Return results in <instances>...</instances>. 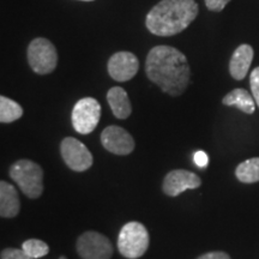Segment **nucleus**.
<instances>
[{"label":"nucleus","instance_id":"obj_1","mask_svg":"<svg viewBox=\"0 0 259 259\" xmlns=\"http://www.w3.org/2000/svg\"><path fill=\"white\" fill-rule=\"evenodd\" d=\"M145 72L151 82L170 96L181 95L190 82L187 58L170 46H156L149 52Z\"/></svg>","mask_w":259,"mask_h":259},{"label":"nucleus","instance_id":"obj_2","mask_svg":"<svg viewBox=\"0 0 259 259\" xmlns=\"http://www.w3.org/2000/svg\"><path fill=\"white\" fill-rule=\"evenodd\" d=\"M198 15L196 0H162L149 11L147 28L157 36H173L184 31Z\"/></svg>","mask_w":259,"mask_h":259},{"label":"nucleus","instance_id":"obj_3","mask_svg":"<svg viewBox=\"0 0 259 259\" xmlns=\"http://www.w3.org/2000/svg\"><path fill=\"white\" fill-rule=\"evenodd\" d=\"M10 177L28 198L36 199L44 192V170L36 162L18 160L10 168Z\"/></svg>","mask_w":259,"mask_h":259},{"label":"nucleus","instance_id":"obj_4","mask_svg":"<svg viewBox=\"0 0 259 259\" xmlns=\"http://www.w3.org/2000/svg\"><path fill=\"white\" fill-rule=\"evenodd\" d=\"M148 229L139 222H128L120 229L118 236V250L128 259L141 258L149 247Z\"/></svg>","mask_w":259,"mask_h":259},{"label":"nucleus","instance_id":"obj_5","mask_svg":"<svg viewBox=\"0 0 259 259\" xmlns=\"http://www.w3.org/2000/svg\"><path fill=\"white\" fill-rule=\"evenodd\" d=\"M27 57L28 63L34 72L48 74L56 70L58 53L54 45L47 38H34L28 47Z\"/></svg>","mask_w":259,"mask_h":259},{"label":"nucleus","instance_id":"obj_6","mask_svg":"<svg viewBox=\"0 0 259 259\" xmlns=\"http://www.w3.org/2000/svg\"><path fill=\"white\" fill-rule=\"evenodd\" d=\"M101 118V106L93 97H84L76 103L71 114L72 126L80 135H89L96 128Z\"/></svg>","mask_w":259,"mask_h":259},{"label":"nucleus","instance_id":"obj_7","mask_svg":"<svg viewBox=\"0 0 259 259\" xmlns=\"http://www.w3.org/2000/svg\"><path fill=\"white\" fill-rule=\"evenodd\" d=\"M77 252L82 259H111L113 246L107 236L89 231L77 240Z\"/></svg>","mask_w":259,"mask_h":259},{"label":"nucleus","instance_id":"obj_8","mask_svg":"<svg viewBox=\"0 0 259 259\" xmlns=\"http://www.w3.org/2000/svg\"><path fill=\"white\" fill-rule=\"evenodd\" d=\"M63 160L70 169L84 171L93 166V155L82 142L73 137H66L60 144Z\"/></svg>","mask_w":259,"mask_h":259},{"label":"nucleus","instance_id":"obj_9","mask_svg":"<svg viewBox=\"0 0 259 259\" xmlns=\"http://www.w3.org/2000/svg\"><path fill=\"white\" fill-rule=\"evenodd\" d=\"M101 143L109 153L120 156L131 154L135 149V141L132 136L125 128L116 125L108 126L103 130Z\"/></svg>","mask_w":259,"mask_h":259},{"label":"nucleus","instance_id":"obj_10","mask_svg":"<svg viewBox=\"0 0 259 259\" xmlns=\"http://www.w3.org/2000/svg\"><path fill=\"white\" fill-rule=\"evenodd\" d=\"M108 73L116 82H127L138 72L137 57L131 52H118L108 60Z\"/></svg>","mask_w":259,"mask_h":259},{"label":"nucleus","instance_id":"obj_11","mask_svg":"<svg viewBox=\"0 0 259 259\" xmlns=\"http://www.w3.org/2000/svg\"><path fill=\"white\" fill-rule=\"evenodd\" d=\"M202 180L193 171L186 169L171 170L164 177L162 190L169 197H177L186 190L198 189Z\"/></svg>","mask_w":259,"mask_h":259},{"label":"nucleus","instance_id":"obj_12","mask_svg":"<svg viewBox=\"0 0 259 259\" xmlns=\"http://www.w3.org/2000/svg\"><path fill=\"white\" fill-rule=\"evenodd\" d=\"M254 52L250 45H241L233 53L229 61V72L236 80L244 79L253 60Z\"/></svg>","mask_w":259,"mask_h":259},{"label":"nucleus","instance_id":"obj_13","mask_svg":"<svg viewBox=\"0 0 259 259\" xmlns=\"http://www.w3.org/2000/svg\"><path fill=\"white\" fill-rule=\"evenodd\" d=\"M21 210V202L17 190L14 185L3 180L0 183V215L2 218L12 219L18 215Z\"/></svg>","mask_w":259,"mask_h":259},{"label":"nucleus","instance_id":"obj_14","mask_svg":"<svg viewBox=\"0 0 259 259\" xmlns=\"http://www.w3.org/2000/svg\"><path fill=\"white\" fill-rule=\"evenodd\" d=\"M107 101L113 114L118 119H126L131 115L132 107L127 93L120 87H113L107 93Z\"/></svg>","mask_w":259,"mask_h":259},{"label":"nucleus","instance_id":"obj_15","mask_svg":"<svg viewBox=\"0 0 259 259\" xmlns=\"http://www.w3.org/2000/svg\"><path fill=\"white\" fill-rule=\"evenodd\" d=\"M222 102L225 106L236 107V108L240 109L241 112L246 113V114H252V113H254L255 109L253 97L251 96V94L247 90L241 88L234 89L229 94H227L223 97Z\"/></svg>","mask_w":259,"mask_h":259},{"label":"nucleus","instance_id":"obj_16","mask_svg":"<svg viewBox=\"0 0 259 259\" xmlns=\"http://www.w3.org/2000/svg\"><path fill=\"white\" fill-rule=\"evenodd\" d=\"M239 181L245 184H253L259 181V157L248 158L241 162L235 169Z\"/></svg>","mask_w":259,"mask_h":259},{"label":"nucleus","instance_id":"obj_17","mask_svg":"<svg viewBox=\"0 0 259 259\" xmlns=\"http://www.w3.org/2000/svg\"><path fill=\"white\" fill-rule=\"evenodd\" d=\"M22 115H23V108L17 102L6 96L0 97V121L3 124L18 120Z\"/></svg>","mask_w":259,"mask_h":259},{"label":"nucleus","instance_id":"obj_18","mask_svg":"<svg viewBox=\"0 0 259 259\" xmlns=\"http://www.w3.org/2000/svg\"><path fill=\"white\" fill-rule=\"evenodd\" d=\"M22 248L34 259L45 257L50 252V247L46 242L38 240V239H29V240L24 241Z\"/></svg>","mask_w":259,"mask_h":259},{"label":"nucleus","instance_id":"obj_19","mask_svg":"<svg viewBox=\"0 0 259 259\" xmlns=\"http://www.w3.org/2000/svg\"><path fill=\"white\" fill-rule=\"evenodd\" d=\"M0 259H34L25 252L23 248L18 250V248H5L2 251Z\"/></svg>","mask_w":259,"mask_h":259},{"label":"nucleus","instance_id":"obj_20","mask_svg":"<svg viewBox=\"0 0 259 259\" xmlns=\"http://www.w3.org/2000/svg\"><path fill=\"white\" fill-rule=\"evenodd\" d=\"M250 85L254 101L259 107V67H255V69L251 72Z\"/></svg>","mask_w":259,"mask_h":259},{"label":"nucleus","instance_id":"obj_21","mask_svg":"<svg viewBox=\"0 0 259 259\" xmlns=\"http://www.w3.org/2000/svg\"><path fill=\"white\" fill-rule=\"evenodd\" d=\"M229 2H231V0H205V5L206 8L211 10V11L220 12L226 8V5L228 4Z\"/></svg>","mask_w":259,"mask_h":259},{"label":"nucleus","instance_id":"obj_22","mask_svg":"<svg viewBox=\"0 0 259 259\" xmlns=\"http://www.w3.org/2000/svg\"><path fill=\"white\" fill-rule=\"evenodd\" d=\"M194 163L197 164L198 167H205L208 166L209 163V156L208 154L205 153V151H197L196 154H194Z\"/></svg>","mask_w":259,"mask_h":259},{"label":"nucleus","instance_id":"obj_23","mask_svg":"<svg viewBox=\"0 0 259 259\" xmlns=\"http://www.w3.org/2000/svg\"><path fill=\"white\" fill-rule=\"evenodd\" d=\"M197 259H231L228 254L225 253V252H209V253L202 254L200 257Z\"/></svg>","mask_w":259,"mask_h":259},{"label":"nucleus","instance_id":"obj_24","mask_svg":"<svg viewBox=\"0 0 259 259\" xmlns=\"http://www.w3.org/2000/svg\"><path fill=\"white\" fill-rule=\"evenodd\" d=\"M59 259H67V258H66V257H64V255H61V257H60Z\"/></svg>","mask_w":259,"mask_h":259},{"label":"nucleus","instance_id":"obj_25","mask_svg":"<svg viewBox=\"0 0 259 259\" xmlns=\"http://www.w3.org/2000/svg\"><path fill=\"white\" fill-rule=\"evenodd\" d=\"M82 2H93V0H82Z\"/></svg>","mask_w":259,"mask_h":259}]
</instances>
